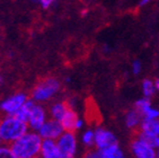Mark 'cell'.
Here are the masks:
<instances>
[{"label": "cell", "instance_id": "6da1fadb", "mask_svg": "<svg viewBox=\"0 0 159 158\" xmlns=\"http://www.w3.org/2000/svg\"><path fill=\"white\" fill-rule=\"evenodd\" d=\"M43 139L37 131L28 130L10 146L17 158H35L41 154Z\"/></svg>", "mask_w": 159, "mask_h": 158}, {"label": "cell", "instance_id": "7a4b0ae2", "mask_svg": "<svg viewBox=\"0 0 159 158\" xmlns=\"http://www.w3.org/2000/svg\"><path fill=\"white\" fill-rule=\"evenodd\" d=\"M28 130L27 123L16 115H2L0 118V138L3 143L11 145Z\"/></svg>", "mask_w": 159, "mask_h": 158}, {"label": "cell", "instance_id": "3957f363", "mask_svg": "<svg viewBox=\"0 0 159 158\" xmlns=\"http://www.w3.org/2000/svg\"><path fill=\"white\" fill-rule=\"evenodd\" d=\"M61 91V82L55 77H46L37 81L31 91V100L40 104L49 103Z\"/></svg>", "mask_w": 159, "mask_h": 158}, {"label": "cell", "instance_id": "277c9868", "mask_svg": "<svg viewBox=\"0 0 159 158\" xmlns=\"http://www.w3.org/2000/svg\"><path fill=\"white\" fill-rule=\"evenodd\" d=\"M55 141L61 158H76L79 142L75 131H64Z\"/></svg>", "mask_w": 159, "mask_h": 158}, {"label": "cell", "instance_id": "5b68a950", "mask_svg": "<svg viewBox=\"0 0 159 158\" xmlns=\"http://www.w3.org/2000/svg\"><path fill=\"white\" fill-rule=\"evenodd\" d=\"M28 100L30 97L23 91L14 93L0 102V112L3 115H16Z\"/></svg>", "mask_w": 159, "mask_h": 158}, {"label": "cell", "instance_id": "8992f818", "mask_svg": "<svg viewBox=\"0 0 159 158\" xmlns=\"http://www.w3.org/2000/svg\"><path fill=\"white\" fill-rule=\"evenodd\" d=\"M130 150L134 158H157V150L153 145L135 136L130 143Z\"/></svg>", "mask_w": 159, "mask_h": 158}, {"label": "cell", "instance_id": "52a82bcc", "mask_svg": "<svg viewBox=\"0 0 159 158\" xmlns=\"http://www.w3.org/2000/svg\"><path fill=\"white\" fill-rule=\"evenodd\" d=\"M49 118V109L44 106V104H40L35 102L33 107H32L30 118L27 120L28 128H30V130L39 131V129L45 123Z\"/></svg>", "mask_w": 159, "mask_h": 158}, {"label": "cell", "instance_id": "ba28073f", "mask_svg": "<svg viewBox=\"0 0 159 158\" xmlns=\"http://www.w3.org/2000/svg\"><path fill=\"white\" fill-rule=\"evenodd\" d=\"M64 132V129L62 127L61 122L57 121L54 118H49L46 122L39 129L37 133L40 134L42 139L57 140Z\"/></svg>", "mask_w": 159, "mask_h": 158}, {"label": "cell", "instance_id": "9c48e42d", "mask_svg": "<svg viewBox=\"0 0 159 158\" xmlns=\"http://www.w3.org/2000/svg\"><path fill=\"white\" fill-rule=\"evenodd\" d=\"M117 138L112 131L107 130L103 127H98L95 129V148L98 150H103L108 147L116 145Z\"/></svg>", "mask_w": 159, "mask_h": 158}, {"label": "cell", "instance_id": "30bf717a", "mask_svg": "<svg viewBox=\"0 0 159 158\" xmlns=\"http://www.w3.org/2000/svg\"><path fill=\"white\" fill-rule=\"evenodd\" d=\"M69 109H70V105L68 104L67 100H55L50 104L48 109H49L50 118H54L57 121H61Z\"/></svg>", "mask_w": 159, "mask_h": 158}, {"label": "cell", "instance_id": "8fae6325", "mask_svg": "<svg viewBox=\"0 0 159 158\" xmlns=\"http://www.w3.org/2000/svg\"><path fill=\"white\" fill-rule=\"evenodd\" d=\"M40 156L42 158H61L55 140L43 139Z\"/></svg>", "mask_w": 159, "mask_h": 158}, {"label": "cell", "instance_id": "7c38bea8", "mask_svg": "<svg viewBox=\"0 0 159 158\" xmlns=\"http://www.w3.org/2000/svg\"><path fill=\"white\" fill-rule=\"evenodd\" d=\"M142 120H143V118L141 115V113L139 112L138 109H135L134 107L131 109L130 111H128L125 114V118H124L125 125L129 129H132V130L140 128Z\"/></svg>", "mask_w": 159, "mask_h": 158}, {"label": "cell", "instance_id": "4fadbf2b", "mask_svg": "<svg viewBox=\"0 0 159 158\" xmlns=\"http://www.w3.org/2000/svg\"><path fill=\"white\" fill-rule=\"evenodd\" d=\"M79 118L80 116L78 115V113H77L72 107H70V109H68V112L66 113V115H64L61 121H60L62 127H63L64 131H75V132H76V123Z\"/></svg>", "mask_w": 159, "mask_h": 158}, {"label": "cell", "instance_id": "5bb4252c", "mask_svg": "<svg viewBox=\"0 0 159 158\" xmlns=\"http://www.w3.org/2000/svg\"><path fill=\"white\" fill-rule=\"evenodd\" d=\"M103 158H126L125 154L122 150V148L119 146V143L113 145L106 149L99 150Z\"/></svg>", "mask_w": 159, "mask_h": 158}, {"label": "cell", "instance_id": "9a60e30c", "mask_svg": "<svg viewBox=\"0 0 159 158\" xmlns=\"http://www.w3.org/2000/svg\"><path fill=\"white\" fill-rule=\"evenodd\" d=\"M139 130L152 133L153 136H159V118L156 120H142Z\"/></svg>", "mask_w": 159, "mask_h": 158}, {"label": "cell", "instance_id": "2e32d148", "mask_svg": "<svg viewBox=\"0 0 159 158\" xmlns=\"http://www.w3.org/2000/svg\"><path fill=\"white\" fill-rule=\"evenodd\" d=\"M80 142L84 147L88 149L95 147V130H93V129L84 130L80 136Z\"/></svg>", "mask_w": 159, "mask_h": 158}, {"label": "cell", "instance_id": "e0dca14e", "mask_svg": "<svg viewBox=\"0 0 159 158\" xmlns=\"http://www.w3.org/2000/svg\"><path fill=\"white\" fill-rule=\"evenodd\" d=\"M34 103H35V102L30 98V100H28L27 102L23 105V106H21V109L17 112L16 116H17L18 118H20L21 121H24V122L27 123V120H28V118H30V114H31L32 107H33Z\"/></svg>", "mask_w": 159, "mask_h": 158}, {"label": "cell", "instance_id": "ac0fdd59", "mask_svg": "<svg viewBox=\"0 0 159 158\" xmlns=\"http://www.w3.org/2000/svg\"><path fill=\"white\" fill-rule=\"evenodd\" d=\"M141 88H142V94H143L144 97L151 98L156 93V84L155 81L150 80V79H144L142 81V85H141Z\"/></svg>", "mask_w": 159, "mask_h": 158}, {"label": "cell", "instance_id": "d6986e66", "mask_svg": "<svg viewBox=\"0 0 159 158\" xmlns=\"http://www.w3.org/2000/svg\"><path fill=\"white\" fill-rule=\"evenodd\" d=\"M151 107H152V105H151L150 98L144 97V96L142 98H140V100H135V103H134V109H138L139 112L141 113L142 118H143L144 114H146V113H147Z\"/></svg>", "mask_w": 159, "mask_h": 158}, {"label": "cell", "instance_id": "ffe728a7", "mask_svg": "<svg viewBox=\"0 0 159 158\" xmlns=\"http://www.w3.org/2000/svg\"><path fill=\"white\" fill-rule=\"evenodd\" d=\"M0 158H17L14 154L10 145L1 143L0 145Z\"/></svg>", "mask_w": 159, "mask_h": 158}, {"label": "cell", "instance_id": "44dd1931", "mask_svg": "<svg viewBox=\"0 0 159 158\" xmlns=\"http://www.w3.org/2000/svg\"><path fill=\"white\" fill-rule=\"evenodd\" d=\"M81 158H103L102 157V154L98 149H88L87 151L83 155Z\"/></svg>", "mask_w": 159, "mask_h": 158}, {"label": "cell", "instance_id": "7402d4cb", "mask_svg": "<svg viewBox=\"0 0 159 158\" xmlns=\"http://www.w3.org/2000/svg\"><path fill=\"white\" fill-rule=\"evenodd\" d=\"M57 1H58V0H39L37 2L40 3V6L42 9L48 10V9H50L51 7L54 6L55 3H57Z\"/></svg>", "mask_w": 159, "mask_h": 158}, {"label": "cell", "instance_id": "603a6c76", "mask_svg": "<svg viewBox=\"0 0 159 158\" xmlns=\"http://www.w3.org/2000/svg\"><path fill=\"white\" fill-rule=\"evenodd\" d=\"M141 69H142V66H141L140 61L134 60L132 62V72H133V75H139L141 72Z\"/></svg>", "mask_w": 159, "mask_h": 158}, {"label": "cell", "instance_id": "cb8c5ba5", "mask_svg": "<svg viewBox=\"0 0 159 158\" xmlns=\"http://www.w3.org/2000/svg\"><path fill=\"white\" fill-rule=\"evenodd\" d=\"M84 125H85V122H84V120L81 118H78V121H77L76 123V132L77 131H80L81 129L84 128Z\"/></svg>", "mask_w": 159, "mask_h": 158}, {"label": "cell", "instance_id": "d4e9b609", "mask_svg": "<svg viewBox=\"0 0 159 158\" xmlns=\"http://www.w3.org/2000/svg\"><path fill=\"white\" fill-rule=\"evenodd\" d=\"M153 147L157 149L159 151V136L158 137H156V139H155V142H153Z\"/></svg>", "mask_w": 159, "mask_h": 158}, {"label": "cell", "instance_id": "484cf974", "mask_svg": "<svg viewBox=\"0 0 159 158\" xmlns=\"http://www.w3.org/2000/svg\"><path fill=\"white\" fill-rule=\"evenodd\" d=\"M150 1H152V0H141L140 3H139V6H140V7H143V6H146V5H148V3H149Z\"/></svg>", "mask_w": 159, "mask_h": 158}, {"label": "cell", "instance_id": "4316f807", "mask_svg": "<svg viewBox=\"0 0 159 158\" xmlns=\"http://www.w3.org/2000/svg\"><path fill=\"white\" fill-rule=\"evenodd\" d=\"M3 85H5V77L0 73V88H1V87H3Z\"/></svg>", "mask_w": 159, "mask_h": 158}, {"label": "cell", "instance_id": "83f0119b", "mask_svg": "<svg viewBox=\"0 0 159 158\" xmlns=\"http://www.w3.org/2000/svg\"><path fill=\"white\" fill-rule=\"evenodd\" d=\"M155 84H156V88H157V91H159V78L155 80Z\"/></svg>", "mask_w": 159, "mask_h": 158}, {"label": "cell", "instance_id": "f1b7e54d", "mask_svg": "<svg viewBox=\"0 0 159 158\" xmlns=\"http://www.w3.org/2000/svg\"><path fill=\"white\" fill-rule=\"evenodd\" d=\"M30 1H33V2H37L39 0H30Z\"/></svg>", "mask_w": 159, "mask_h": 158}, {"label": "cell", "instance_id": "f546056e", "mask_svg": "<svg viewBox=\"0 0 159 158\" xmlns=\"http://www.w3.org/2000/svg\"><path fill=\"white\" fill-rule=\"evenodd\" d=\"M1 143H3V142H2V140H1V138H0V145H1Z\"/></svg>", "mask_w": 159, "mask_h": 158}, {"label": "cell", "instance_id": "4dcf8cb0", "mask_svg": "<svg viewBox=\"0 0 159 158\" xmlns=\"http://www.w3.org/2000/svg\"><path fill=\"white\" fill-rule=\"evenodd\" d=\"M157 158H159V151L157 152Z\"/></svg>", "mask_w": 159, "mask_h": 158}, {"label": "cell", "instance_id": "1f68e13d", "mask_svg": "<svg viewBox=\"0 0 159 158\" xmlns=\"http://www.w3.org/2000/svg\"><path fill=\"white\" fill-rule=\"evenodd\" d=\"M35 158H42V157H41V156H39V157H35Z\"/></svg>", "mask_w": 159, "mask_h": 158}]
</instances>
